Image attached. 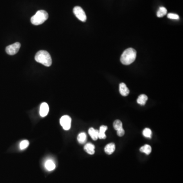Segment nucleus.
Instances as JSON below:
<instances>
[{
    "instance_id": "4",
    "label": "nucleus",
    "mask_w": 183,
    "mask_h": 183,
    "mask_svg": "<svg viewBox=\"0 0 183 183\" xmlns=\"http://www.w3.org/2000/svg\"><path fill=\"white\" fill-rule=\"evenodd\" d=\"M73 13L75 15V17H77L79 20L85 22L87 21V16L84 12V10L82 8L79 6H76L73 10Z\"/></svg>"
},
{
    "instance_id": "20",
    "label": "nucleus",
    "mask_w": 183,
    "mask_h": 183,
    "mask_svg": "<svg viewBox=\"0 0 183 183\" xmlns=\"http://www.w3.org/2000/svg\"><path fill=\"white\" fill-rule=\"evenodd\" d=\"M29 142L27 140H24V141H22L20 143L19 145V147L20 149L22 150H25V149H26V147H28V146L29 145Z\"/></svg>"
},
{
    "instance_id": "16",
    "label": "nucleus",
    "mask_w": 183,
    "mask_h": 183,
    "mask_svg": "<svg viewBox=\"0 0 183 183\" xmlns=\"http://www.w3.org/2000/svg\"><path fill=\"white\" fill-rule=\"evenodd\" d=\"M87 135L84 132H82L79 134L77 136V141L79 143L83 144L84 143L87 141Z\"/></svg>"
},
{
    "instance_id": "2",
    "label": "nucleus",
    "mask_w": 183,
    "mask_h": 183,
    "mask_svg": "<svg viewBox=\"0 0 183 183\" xmlns=\"http://www.w3.org/2000/svg\"><path fill=\"white\" fill-rule=\"evenodd\" d=\"M35 59L36 62L46 67H50L52 64V60L50 54L46 51H40L37 52Z\"/></svg>"
},
{
    "instance_id": "5",
    "label": "nucleus",
    "mask_w": 183,
    "mask_h": 183,
    "mask_svg": "<svg viewBox=\"0 0 183 183\" xmlns=\"http://www.w3.org/2000/svg\"><path fill=\"white\" fill-rule=\"evenodd\" d=\"M21 46L20 43L16 42L7 46L6 48V51L9 55H14L18 52Z\"/></svg>"
},
{
    "instance_id": "7",
    "label": "nucleus",
    "mask_w": 183,
    "mask_h": 183,
    "mask_svg": "<svg viewBox=\"0 0 183 183\" xmlns=\"http://www.w3.org/2000/svg\"><path fill=\"white\" fill-rule=\"evenodd\" d=\"M49 112V106L47 104L43 102L40 105V115L42 117H45L47 116Z\"/></svg>"
},
{
    "instance_id": "1",
    "label": "nucleus",
    "mask_w": 183,
    "mask_h": 183,
    "mask_svg": "<svg viewBox=\"0 0 183 183\" xmlns=\"http://www.w3.org/2000/svg\"><path fill=\"white\" fill-rule=\"evenodd\" d=\"M136 51L132 48H127L123 52L121 57V62L123 65H130L136 59Z\"/></svg>"
},
{
    "instance_id": "18",
    "label": "nucleus",
    "mask_w": 183,
    "mask_h": 183,
    "mask_svg": "<svg viewBox=\"0 0 183 183\" xmlns=\"http://www.w3.org/2000/svg\"><path fill=\"white\" fill-rule=\"evenodd\" d=\"M113 128L116 130H118L121 129L123 128V124L122 122L119 120H117L113 122Z\"/></svg>"
},
{
    "instance_id": "15",
    "label": "nucleus",
    "mask_w": 183,
    "mask_h": 183,
    "mask_svg": "<svg viewBox=\"0 0 183 183\" xmlns=\"http://www.w3.org/2000/svg\"><path fill=\"white\" fill-rule=\"evenodd\" d=\"M140 151L142 153H145L146 154H150L152 152V147L150 145H146L142 146L140 148Z\"/></svg>"
},
{
    "instance_id": "10",
    "label": "nucleus",
    "mask_w": 183,
    "mask_h": 183,
    "mask_svg": "<svg viewBox=\"0 0 183 183\" xmlns=\"http://www.w3.org/2000/svg\"><path fill=\"white\" fill-rule=\"evenodd\" d=\"M108 128L106 126L102 125L100 127L98 134V138L101 139H104L106 138L105 132L108 130Z\"/></svg>"
},
{
    "instance_id": "21",
    "label": "nucleus",
    "mask_w": 183,
    "mask_h": 183,
    "mask_svg": "<svg viewBox=\"0 0 183 183\" xmlns=\"http://www.w3.org/2000/svg\"><path fill=\"white\" fill-rule=\"evenodd\" d=\"M167 17L171 19H176L178 20L179 19V16L178 14H175V13H169L167 15Z\"/></svg>"
},
{
    "instance_id": "13",
    "label": "nucleus",
    "mask_w": 183,
    "mask_h": 183,
    "mask_svg": "<svg viewBox=\"0 0 183 183\" xmlns=\"http://www.w3.org/2000/svg\"><path fill=\"white\" fill-rule=\"evenodd\" d=\"M147 99H148V98H147V95H145V94H142V95H139V97H138L137 99V102L138 104H139L141 105H145Z\"/></svg>"
},
{
    "instance_id": "8",
    "label": "nucleus",
    "mask_w": 183,
    "mask_h": 183,
    "mask_svg": "<svg viewBox=\"0 0 183 183\" xmlns=\"http://www.w3.org/2000/svg\"><path fill=\"white\" fill-rule=\"evenodd\" d=\"M119 91L123 96H127L129 94V89L127 88L125 84L121 83L119 85Z\"/></svg>"
},
{
    "instance_id": "14",
    "label": "nucleus",
    "mask_w": 183,
    "mask_h": 183,
    "mask_svg": "<svg viewBox=\"0 0 183 183\" xmlns=\"http://www.w3.org/2000/svg\"><path fill=\"white\" fill-rule=\"evenodd\" d=\"M46 168L47 171H52L55 169V163L51 160H47L46 163Z\"/></svg>"
},
{
    "instance_id": "3",
    "label": "nucleus",
    "mask_w": 183,
    "mask_h": 183,
    "mask_svg": "<svg viewBox=\"0 0 183 183\" xmlns=\"http://www.w3.org/2000/svg\"><path fill=\"white\" fill-rule=\"evenodd\" d=\"M48 18V14L45 10H39L36 14L31 18V22L34 25H41L44 23Z\"/></svg>"
},
{
    "instance_id": "17",
    "label": "nucleus",
    "mask_w": 183,
    "mask_h": 183,
    "mask_svg": "<svg viewBox=\"0 0 183 183\" xmlns=\"http://www.w3.org/2000/svg\"><path fill=\"white\" fill-rule=\"evenodd\" d=\"M167 12L166 9L164 7H160L158 11H157V16L158 17H162L164 15H166Z\"/></svg>"
},
{
    "instance_id": "6",
    "label": "nucleus",
    "mask_w": 183,
    "mask_h": 183,
    "mask_svg": "<svg viewBox=\"0 0 183 183\" xmlns=\"http://www.w3.org/2000/svg\"><path fill=\"white\" fill-rule=\"evenodd\" d=\"M60 124L65 130H68L71 128V118L67 115H65L61 117L60 119Z\"/></svg>"
},
{
    "instance_id": "9",
    "label": "nucleus",
    "mask_w": 183,
    "mask_h": 183,
    "mask_svg": "<svg viewBox=\"0 0 183 183\" xmlns=\"http://www.w3.org/2000/svg\"><path fill=\"white\" fill-rule=\"evenodd\" d=\"M116 149V145L114 143L111 142L106 145L104 148V151L108 155H111L114 152Z\"/></svg>"
},
{
    "instance_id": "12",
    "label": "nucleus",
    "mask_w": 183,
    "mask_h": 183,
    "mask_svg": "<svg viewBox=\"0 0 183 183\" xmlns=\"http://www.w3.org/2000/svg\"><path fill=\"white\" fill-rule=\"evenodd\" d=\"M89 134L94 141H97L98 139L99 130H96L93 128H90L89 130Z\"/></svg>"
},
{
    "instance_id": "22",
    "label": "nucleus",
    "mask_w": 183,
    "mask_h": 183,
    "mask_svg": "<svg viewBox=\"0 0 183 183\" xmlns=\"http://www.w3.org/2000/svg\"><path fill=\"white\" fill-rule=\"evenodd\" d=\"M117 131L118 135V136H120V137L124 136V134H125V130H124V129L123 128L120 129L118 130Z\"/></svg>"
},
{
    "instance_id": "11",
    "label": "nucleus",
    "mask_w": 183,
    "mask_h": 183,
    "mask_svg": "<svg viewBox=\"0 0 183 183\" xmlns=\"http://www.w3.org/2000/svg\"><path fill=\"white\" fill-rule=\"evenodd\" d=\"M95 147L92 143H88L84 147V150L87 153L90 155H93L95 153Z\"/></svg>"
},
{
    "instance_id": "19",
    "label": "nucleus",
    "mask_w": 183,
    "mask_h": 183,
    "mask_svg": "<svg viewBox=\"0 0 183 183\" xmlns=\"http://www.w3.org/2000/svg\"><path fill=\"white\" fill-rule=\"evenodd\" d=\"M143 136L146 137L150 138H151L152 135V132L151 130L149 128H145V129L143 130V132H142Z\"/></svg>"
}]
</instances>
